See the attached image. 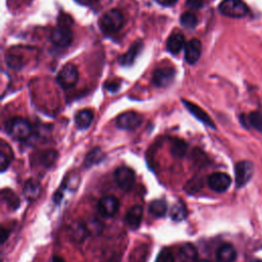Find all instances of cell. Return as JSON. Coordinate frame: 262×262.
<instances>
[{"label":"cell","instance_id":"cell-1","mask_svg":"<svg viewBox=\"0 0 262 262\" xmlns=\"http://www.w3.org/2000/svg\"><path fill=\"white\" fill-rule=\"evenodd\" d=\"M69 16L60 17L58 25L51 31L50 39L56 46L66 47L69 46L73 41V32L71 29L72 21L67 23L66 19Z\"/></svg>","mask_w":262,"mask_h":262},{"label":"cell","instance_id":"cell-2","mask_svg":"<svg viewBox=\"0 0 262 262\" xmlns=\"http://www.w3.org/2000/svg\"><path fill=\"white\" fill-rule=\"evenodd\" d=\"M7 133L16 140H25L32 134V126L26 119L13 118L7 122Z\"/></svg>","mask_w":262,"mask_h":262},{"label":"cell","instance_id":"cell-3","mask_svg":"<svg viewBox=\"0 0 262 262\" xmlns=\"http://www.w3.org/2000/svg\"><path fill=\"white\" fill-rule=\"evenodd\" d=\"M218 10L221 14L233 18H242L249 13V7L243 0H222Z\"/></svg>","mask_w":262,"mask_h":262},{"label":"cell","instance_id":"cell-4","mask_svg":"<svg viewBox=\"0 0 262 262\" xmlns=\"http://www.w3.org/2000/svg\"><path fill=\"white\" fill-rule=\"evenodd\" d=\"M124 23V16L118 9L107 10L100 18L99 25L103 33H115L120 30Z\"/></svg>","mask_w":262,"mask_h":262},{"label":"cell","instance_id":"cell-5","mask_svg":"<svg viewBox=\"0 0 262 262\" xmlns=\"http://www.w3.org/2000/svg\"><path fill=\"white\" fill-rule=\"evenodd\" d=\"M79 79V72L76 66L68 63L58 72L56 80L62 88H71L76 85Z\"/></svg>","mask_w":262,"mask_h":262},{"label":"cell","instance_id":"cell-6","mask_svg":"<svg viewBox=\"0 0 262 262\" xmlns=\"http://www.w3.org/2000/svg\"><path fill=\"white\" fill-rule=\"evenodd\" d=\"M254 167L253 164L249 161H241L235 165L234 175H235V184L237 187L245 186L253 176Z\"/></svg>","mask_w":262,"mask_h":262},{"label":"cell","instance_id":"cell-7","mask_svg":"<svg viewBox=\"0 0 262 262\" xmlns=\"http://www.w3.org/2000/svg\"><path fill=\"white\" fill-rule=\"evenodd\" d=\"M115 180L118 186L123 190H130L135 182V173L132 169L127 167H119L114 173Z\"/></svg>","mask_w":262,"mask_h":262},{"label":"cell","instance_id":"cell-8","mask_svg":"<svg viewBox=\"0 0 262 262\" xmlns=\"http://www.w3.org/2000/svg\"><path fill=\"white\" fill-rule=\"evenodd\" d=\"M142 123V117L136 112H126L117 118V126L120 129L132 131L137 129Z\"/></svg>","mask_w":262,"mask_h":262},{"label":"cell","instance_id":"cell-9","mask_svg":"<svg viewBox=\"0 0 262 262\" xmlns=\"http://www.w3.org/2000/svg\"><path fill=\"white\" fill-rule=\"evenodd\" d=\"M209 187L216 192H224L231 184V178L228 174L223 172L212 173L208 177Z\"/></svg>","mask_w":262,"mask_h":262},{"label":"cell","instance_id":"cell-10","mask_svg":"<svg viewBox=\"0 0 262 262\" xmlns=\"http://www.w3.org/2000/svg\"><path fill=\"white\" fill-rule=\"evenodd\" d=\"M119 207H120V202L114 195L102 196L97 204V209L99 214L107 218L116 215L119 210Z\"/></svg>","mask_w":262,"mask_h":262},{"label":"cell","instance_id":"cell-11","mask_svg":"<svg viewBox=\"0 0 262 262\" xmlns=\"http://www.w3.org/2000/svg\"><path fill=\"white\" fill-rule=\"evenodd\" d=\"M175 77V70L171 67L159 68L152 74V83L157 87H167Z\"/></svg>","mask_w":262,"mask_h":262},{"label":"cell","instance_id":"cell-12","mask_svg":"<svg viewBox=\"0 0 262 262\" xmlns=\"http://www.w3.org/2000/svg\"><path fill=\"white\" fill-rule=\"evenodd\" d=\"M182 102L183 104L185 105V107L188 110V112L194 117L196 118L199 121H201L203 124L207 125L208 127L210 128H215V124L214 122L212 121V119L210 118V116L203 110L201 108L199 105L190 102V101H187L185 99H182Z\"/></svg>","mask_w":262,"mask_h":262},{"label":"cell","instance_id":"cell-13","mask_svg":"<svg viewBox=\"0 0 262 262\" xmlns=\"http://www.w3.org/2000/svg\"><path fill=\"white\" fill-rule=\"evenodd\" d=\"M202 53V44L199 39H191L188 41V43L185 45V50H184V57L185 60L189 64L195 63Z\"/></svg>","mask_w":262,"mask_h":262},{"label":"cell","instance_id":"cell-14","mask_svg":"<svg viewBox=\"0 0 262 262\" xmlns=\"http://www.w3.org/2000/svg\"><path fill=\"white\" fill-rule=\"evenodd\" d=\"M142 216H143L142 207L139 205H135L128 210L125 216V221L131 229H137L141 224Z\"/></svg>","mask_w":262,"mask_h":262},{"label":"cell","instance_id":"cell-15","mask_svg":"<svg viewBox=\"0 0 262 262\" xmlns=\"http://www.w3.org/2000/svg\"><path fill=\"white\" fill-rule=\"evenodd\" d=\"M184 43H185L184 35L181 32H174L168 37L166 47L170 53L177 54L183 48Z\"/></svg>","mask_w":262,"mask_h":262},{"label":"cell","instance_id":"cell-16","mask_svg":"<svg viewBox=\"0 0 262 262\" xmlns=\"http://www.w3.org/2000/svg\"><path fill=\"white\" fill-rule=\"evenodd\" d=\"M142 47H143V44L141 41H136L135 43H133L132 46L129 48V50L126 53L120 55V57H119L120 64L131 66L134 62V60L136 59L137 55L140 53Z\"/></svg>","mask_w":262,"mask_h":262},{"label":"cell","instance_id":"cell-17","mask_svg":"<svg viewBox=\"0 0 262 262\" xmlns=\"http://www.w3.org/2000/svg\"><path fill=\"white\" fill-rule=\"evenodd\" d=\"M178 258L180 262H198V251L192 244L185 243L179 248Z\"/></svg>","mask_w":262,"mask_h":262},{"label":"cell","instance_id":"cell-18","mask_svg":"<svg viewBox=\"0 0 262 262\" xmlns=\"http://www.w3.org/2000/svg\"><path fill=\"white\" fill-rule=\"evenodd\" d=\"M236 258V251L230 244H224L217 250V262H233Z\"/></svg>","mask_w":262,"mask_h":262},{"label":"cell","instance_id":"cell-19","mask_svg":"<svg viewBox=\"0 0 262 262\" xmlns=\"http://www.w3.org/2000/svg\"><path fill=\"white\" fill-rule=\"evenodd\" d=\"M23 192H24L25 198L28 201L32 202V201L37 200L40 195V192H41V187H40L39 182L35 179L27 180L25 185H24Z\"/></svg>","mask_w":262,"mask_h":262},{"label":"cell","instance_id":"cell-20","mask_svg":"<svg viewBox=\"0 0 262 262\" xmlns=\"http://www.w3.org/2000/svg\"><path fill=\"white\" fill-rule=\"evenodd\" d=\"M93 121V112L85 108L78 112L75 116V124L79 129H87Z\"/></svg>","mask_w":262,"mask_h":262},{"label":"cell","instance_id":"cell-21","mask_svg":"<svg viewBox=\"0 0 262 262\" xmlns=\"http://www.w3.org/2000/svg\"><path fill=\"white\" fill-rule=\"evenodd\" d=\"M88 229L86 227V224H83V223H78V222H75L73 223L71 226H70V229H69V234H70V237L75 241V242H82L88 234Z\"/></svg>","mask_w":262,"mask_h":262},{"label":"cell","instance_id":"cell-22","mask_svg":"<svg viewBox=\"0 0 262 262\" xmlns=\"http://www.w3.org/2000/svg\"><path fill=\"white\" fill-rule=\"evenodd\" d=\"M148 211L154 217L161 218L167 212V204L163 200H154L148 206Z\"/></svg>","mask_w":262,"mask_h":262},{"label":"cell","instance_id":"cell-23","mask_svg":"<svg viewBox=\"0 0 262 262\" xmlns=\"http://www.w3.org/2000/svg\"><path fill=\"white\" fill-rule=\"evenodd\" d=\"M103 152L99 147H94L92 148L85 157L84 160V167L89 168L92 167L93 165L98 164L102 159H103Z\"/></svg>","mask_w":262,"mask_h":262},{"label":"cell","instance_id":"cell-24","mask_svg":"<svg viewBox=\"0 0 262 262\" xmlns=\"http://www.w3.org/2000/svg\"><path fill=\"white\" fill-rule=\"evenodd\" d=\"M170 216L172 218V220L174 221H182L183 219H185V217L187 216V210H186V207L185 205L180 201V202H177L171 209V212H170Z\"/></svg>","mask_w":262,"mask_h":262},{"label":"cell","instance_id":"cell-25","mask_svg":"<svg viewBox=\"0 0 262 262\" xmlns=\"http://www.w3.org/2000/svg\"><path fill=\"white\" fill-rule=\"evenodd\" d=\"M57 158V152L53 149H47V150H43L40 155H39V161L41 163V165L45 166V167H51Z\"/></svg>","mask_w":262,"mask_h":262},{"label":"cell","instance_id":"cell-26","mask_svg":"<svg viewBox=\"0 0 262 262\" xmlns=\"http://www.w3.org/2000/svg\"><path fill=\"white\" fill-rule=\"evenodd\" d=\"M187 149V144L181 139H172L171 140V154L174 157L181 158L185 155Z\"/></svg>","mask_w":262,"mask_h":262},{"label":"cell","instance_id":"cell-27","mask_svg":"<svg viewBox=\"0 0 262 262\" xmlns=\"http://www.w3.org/2000/svg\"><path fill=\"white\" fill-rule=\"evenodd\" d=\"M245 119L247 120L250 126H252L254 129L262 133V113L257 111L251 112Z\"/></svg>","mask_w":262,"mask_h":262},{"label":"cell","instance_id":"cell-28","mask_svg":"<svg viewBox=\"0 0 262 262\" xmlns=\"http://www.w3.org/2000/svg\"><path fill=\"white\" fill-rule=\"evenodd\" d=\"M2 200L11 208H17L19 205L18 198L13 193L10 189H3L2 190Z\"/></svg>","mask_w":262,"mask_h":262},{"label":"cell","instance_id":"cell-29","mask_svg":"<svg viewBox=\"0 0 262 262\" xmlns=\"http://www.w3.org/2000/svg\"><path fill=\"white\" fill-rule=\"evenodd\" d=\"M180 23L185 28H194L196 26L198 18L195 16V14H193L192 12L186 11V12H183L181 14Z\"/></svg>","mask_w":262,"mask_h":262},{"label":"cell","instance_id":"cell-30","mask_svg":"<svg viewBox=\"0 0 262 262\" xmlns=\"http://www.w3.org/2000/svg\"><path fill=\"white\" fill-rule=\"evenodd\" d=\"M157 262H174V256L169 250L164 249L158 255Z\"/></svg>","mask_w":262,"mask_h":262},{"label":"cell","instance_id":"cell-31","mask_svg":"<svg viewBox=\"0 0 262 262\" xmlns=\"http://www.w3.org/2000/svg\"><path fill=\"white\" fill-rule=\"evenodd\" d=\"M9 165V161H8V158L7 156L5 155L4 151H1L0 152V167H1V172H4L7 167Z\"/></svg>","mask_w":262,"mask_h":262},{"label":"cell","instance_id":"cell-32","mask_svg":"<svg viewBox=\"0 0 262 262\" xmlns=\"http://www.w3.org/2000/svg\"><path fill=\"white\" fill-rule=\"evenodd\" d=\"M186 6L193 10L200 9L203 6V0H186Z\"/></svg>","mask_w":262,"mask_h":262},{"label":"cell","instance_id":"cell-33","mask_svg":"<svg viewBox=\"0 0 262 262\" xmlns=\"http://www.w3.org/2000/svg\"><path fill=\"white\" fill-rule=\"evenodd\" d=\"M104 87L106 88V90H108L111 92H117L120 88V84L115 83V82H108V83L105 84Z\"/></svg>","mask_w":262,"mask_h":262},{"label":"cell","instance_id":"cell-34","mask_svg":"<svg viewBox=\"0 0 262 262\" xmlns=\"http://www.w3.org/2000/svg\"><path fill=\"white\" fill-rule=\"evenodd\" d=\"M157 1L158 3L162 4V5H165V6H169V5H172L175 3L176 0H155Z\"/></svg>","mask_w":262,"mask_h":262},{"label":"cell","instance_id":"cell-35","mask_svg":"<svg viewBox=\"0 0 262 262\" xmlns=\"http://www.w3.org/2000/svg\"><path fill=\"white\" fill-rule=\"evenodd\" d=\"M52 262H64V260H63L62 258L58 257V256H54V257L52 258Z\"/></svg>","mask_w":262,"mask_h":262},{"label":"cell","instance_id":"cell-36","mask_svg":"<svg viewBox=\"0 0 262 262\" xmlns=\"http://www.w3.org/2000/svg\"><path fill=\"white\" fill-rule=\"evenodd\" d=\"M78 3L80 4H83V5H86V4H89L92 0H76Z\"/></svg>","mask_w":262,"mask_h":262},{"label":"cell","instance_id":"cell-37","mask_svg":"<svg viewBox=\"0 0 262 262\" xmlns=\"http://www.w3.org/2000/svg\"><path fill=\"white\" fill-rule=\"evenodd\" d=\"M198 262H211V261H209V260H205V259H203V260H200V261H198Z\"/></svg>","mask_w":262,"mask_h":262},{"label":"cell","instance_id":"cell-38","mask_svg":"<svg viewBox=\"0 0 262 262\" xmlns=\"http://www.w3.org/2000/svg\"><path fill=\"white\" fill-rule=\"evenodd\" d=\"M253 262H262V261L261 260H254Z\"/></svg>","mask_w":262,"mask_h":262}]
</instances>
